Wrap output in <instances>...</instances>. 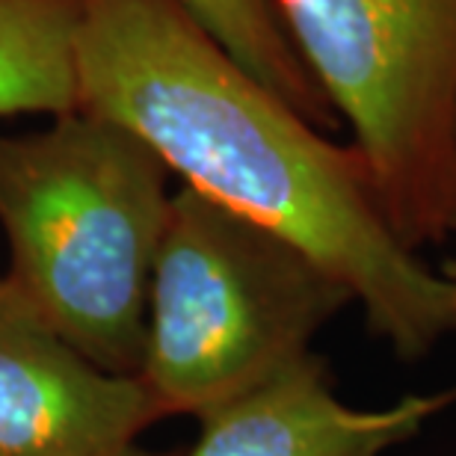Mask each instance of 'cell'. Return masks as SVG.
Listing matches in <instances>:
<instances>
[{
	"label": "cell",
	"mask_w": 456,
	"mask_h": 456,
	"mask_svg": "<svg viewBox=\"0 0 456 456\" xmlns=\"http://www.w3.org/2000/svg\"><path fill=\"white\" fill-rule=\"evenodd\" d=\"M442 276L448 279V285H451V294H453V305H456V258L448 264V267H442Z\"/></svg>",
	"instance_id": "9c48e42d"
},
{
	"label": "cell",
	"mask_w": 456,
	"mask_h": 456,
	"mask_svg": "<svg viewBox=\"0 0 456 456\" xmlns=\"http://www.w3.org/2000/svg\"><path fill=\"white\" fill-rule=\"evenodd\" d=\"M77 93L184 187L341 279L403 362L456 330L448 279L391 228L359 151L237 66L181 0H80Z\"/></svg>",
	"instance_id": "6da1fadb"
},
{
	"label": "cell",
	"mask_w": 456,
	"mask_h": 456,
	"mask_svg": "<svg viewBox=\"0 0 456 456\" xmlns=\"http://www.w3.org/2000/svg\"><path fill=\"white\" fill-rule=\"evenodd\" d=\"M409 249L456 232V0H273Z\"/></svg>",
	"instance_id": "277c9868"
},
{
	"label": "cell",
	"mask_w": 456,
	"mask_h": 456,
	"mask_svg": "<svg viewBox=\"0 0 456 456\" xmlns=\"http://www.w3.org/2000/svg\"><path fill=\"white\" fill-rule=\"evenodd\" d=\"M127 456H140V453H136V451H134V453H127Z\"/></svg>",
	"instance_id": "30bf717a"
},
{
	"label": "cell",
	"mask_w": 456,
	"mask_h": 456,
	"mask_svg": "<svg viewBox=\"0 0 456 456\" xmlns=\"http://www.w3.org/2000/svg\"><path fill=\"white\" fill-rule=\"evenodd\" d=\"M160 415L140 377L93 364L0 276V456H127Z\"/></svg>",
	"instance_id": "5b68a950"
},
{
	"label": "cell",
	"mask_w": 456,
	"mask_h": 456,
	"mask_svg": "<svg viewBox=\"0 0 456 456\" xmlns=\"http://www.w3.org/2000/svg\"><path fill=\"white\" fill-rule=\"evenodd\" d=\"M237 66L261 80L314 127L335 122L323 93L290 45L273 0H181Z\"/></svg>",
	"instance_id": "ba28073f"
},
{
	"label": "cell",
	"mask_w": 456,
	"mask_h": 456,
	"mask_svg": "<svg viewBox=\"0 0 456 456\" xmlns=\"http://www.w3.org/2000/svg\"><path fill=\"white\" fill-rule=\"evenodd\" d=\"M456 391L406 395L388 406H350L314 353L205 412L187 456H386L415 439Z\"/></svg>",
	"instance_id": "8992f818"
},
{
	"label": "cell",
	"mask_w": 456,
	"mask_h": 456,
	"mask_svg": "<svg viewBox=\"0 0 456 456\" xmlns=\"http://www.w3.org/2000/svg\"><path fill=\"white\" fill-rule=\"evenodd\" d=\"M350 303L285 237L181 187L154 261L140 379L163 415L202 418L312 353Z\"/></svg>",
	"instance_id": "3957f363"
},
{
	"label": "cell",
	"mask_w": 456,
	"mask_h": 456,
	"mask_svg": "<svg viewBox=\"0 0 456 456\" xmlns=\"http://www.w3.org/2000/svg\"><path fill=\"white\" fill-rule=\"evenodd\" d=\"M80 0H0V118L80 107Z\"/></svg>",
	"instance_id": "52a82bcc"
},
{
	"label": "cell",
	"mask_w": 456,
	"mask_h": 456,
	"mask_svg": "<svg viewBox=\"0 0 456 456\" xmlns=\"http://www.w3.org/2000/svg\"><path fill=\"white\" fill-rule=\"evenodd\" d=\"M51 118L45 131L0 134L6 276L89 362L140 377L169 169L102 113Z\"/></svg>",
	"instance_id": "7a4b0ae2"
}]
</instances>
